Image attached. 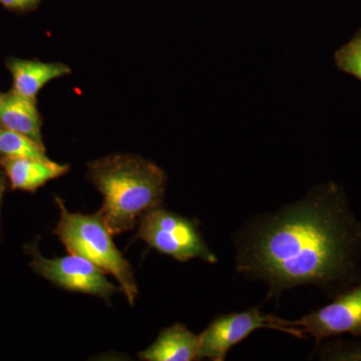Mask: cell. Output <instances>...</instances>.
I'll return each mask as SVG.
<instances>
[{"label":"cell","mask_w":361,"mask_h":361,"mask_svg":"<svg viewBox=\"0 0 361 361\" xmlns=\"http://www.w3.org/2000/svg\"><path fill=\"white\" fill-rule=\"evenodd\" d=\"M87 176L103 195L99 213L113 235L134 229L142 215L165 198V173L142 157H104L90 164Z\"/></svg>","instance_id":"obj_2"},{"label":"cell","mask_w":361,"mask_h":361,"mask_svg":"<svg viewBox=\"0 0 361 361\" xmlns=\"http://www.w3.org/2000/svg\"><path fill=\"white\" fill-rule=\"evenodd\" d=\"M56 204L61 218L54 233L73 255L80 256L113 275L130 305L137 299V285L127 259L118 250L108 226L99 212L92 215L71 213L59 197Z\"/></svg>","instance_id":"obj_3"},{"label":"cell","mask_w":361,"mask_h":361,"mask_svg":"<svg viewBox=\"0 0 361 361\" xmlns=\"http://www.w3.org/2000/svg\"><path fill=\"white\" fill-rule=\"evenodd\" d=\"M0 158L49 160L44 145L20 133L4 129H0Z\"/></svg>","instance_id":"obj_12"},{"label":"cell","mask_w":361,"mask_h":361,"mask_svg":"<svg viewBox=\"0 0 361 361\" xmlns=\"http://www.w3.org/2000/svg\"><path fill=\"white\" fill-rule=\"evenodd\" d=\"M200 336L177 324L161 330L155 342L140 353L146 361H191L198 360Z\"/></svg>","instance_id":"obj_10"},{"label":"cell","mask_w":361,"mask_h":361,"mask_svg":"<svg viewBox=\"0 0 361 361\" xmlns=\"http://www.w3.org/2000/svg\"><path fill=\"white\" fill-rule=\"evenodd\" d=\"M290 323L312 336L317 345L324 339L344 334L361 336V281L334 297L327 305Z\"/></svg>","instance_id":"obj_7"},{"label":"cell","mask_w":361,"mask_h":361,"mask_svg":"<svg viewBox=\"0 0 361 361\" xmlns=\"http://www.w3.org/2000/svg\"><path fill=\"white\" fill-rule=\"evenodd\" d=\"M258 329H272L304 338L302 330L292 326L290 320L250 308L241 312L219 315L200 334L198 360L224 361L233 346L237 345Z\"/></svg>","instance_id":"obj_5"},{"label":"cell","mask_w":361,"mask_h":361,"mask_svg":"<svg viewBox=\"0 0 361 361\" xmlns=\"http://www.w3.org/2000/svg\"><path fill=\"white\" fill-rule=\"evenodd\" d=\"M234 242L237 272L267 284L269 297L299 286L336 297L361 281V222L334 183L256 216Z\"/></svg>","instance_id":"obj_1"},{"label":"cell","mask_w":361,"mask_h":361,"mask_svg":"<svg viewBox=\"0 0 361 361\" xmlns=\"http://www.w3.org/2000/svg\"><path fill=\"white\" fill-rule=\"evenodd\" d=\"M0 166L11 189L35 192L49 180L58 179L70 170L68 165L49 160L25 158H0Z\"/></svg>","instance_id":"obj_8"},{"label":"cell","mask_w":361,"mask_h":361,"mask_svg":"<svg viewBox=\"0 0 361 361\" xmlns=\"http://www.w3.org/2000/svg\"><path fill=\"white\" fill-rule=\"evenodd\" d=\"M4 175L0 173V208H1L2 198H4V194L6 189V179Z\"/></svg>","instance_id":"obj_16"},{"label":"cell","mask_w":361,"mask_h":361,"mask_svg":"<svg viewBox=\"0 0 361 361\" xmlns=\"http://www.w3.org/2000/svg\"><path fill=\"white\" fill-rule=\"evenodd\" d=\"M40 1L42 0H0V4L11 11H26L37 8Z\"/></svg>","instance_id":"obj_15"},{"label":"cell","mask_w":361,"mask_h":361,"mask_svg":"<svg viewBox=\"0 0 361 361\" xmlns=\"http://www.w3.org/2000/svg\"><path fill=\"white\" fill-rule=\"evenodd\" d=\"M2 92H0V97H1Z\"/></svg>","instance_id":"obj_17"},{"label":"cell","mask_w":361,"mask_h":361,"mask_svg":"<svg viewBox=\"0 0 361 361\" xmlns=\"http://www.w3.org/2000/svg\"><path fill=\"white\" fill-rule=\"evenodd\" d=\"M6 66L13 77V90L21 96L37 101L45 85L70 75V66L61 63H42L37 59H8Z\"/></svg>","instance_id":"obj_9"},{"label":"cell","mask_w":361,"mask_h":361,"mask_svg":"<svg viewBox=\"0 0 361 361\" xmlns=\"http://www.w3.org/2000/svg\"><path fill=\"white\" fill-rule=\"evenodd\" d=\"M323 360H361V343L360 342H330L320 348Z\"/></svg>","instance_id":"obj_14"},{"label":"cell","mask_w":361,"mask_h":361,"mask_svg":"<svg viewBox=\"0 0 361 361\" xmlns=\"http://www.w3.org/2000/svg\"><path fill=\"white\" fill-rule=\"evenodd\" d=\"M27 253L33 271L66 290L90 294L106 301L118 291L106 277V273L87 259L73 254L66 257L45 258L37 244L28 245Z\"/></svg>","instance_id":"obj_6"},{"label":"cell","mask_w":361,"mask_h":361,"mask_svg":"<svg viewBox=\"0 0 361 361\" xmlns=\"http://www.w3.org/2000/svg\"><path fill=\"white\" fill-rule=\"evenodd\" d=\"M37 101L11 90L0 97V129L20 133L44 145Z\"/></svg>","instance_id":"obj_11"},{"label":"cell","mask_w":361,"mask_h":361,"mask_svg":"<svg viewBox=\"0 0 361 361\" xmlns=\"http://www.w3.org/2000/svg\"><path fill=\"white\" fill-rule=\"evenodd\" d=\"M336 66L361 80V30L336 54Z\"/></svg>","instance_id":"obj_13"},{"label":"cell","mask_w":361,"mask_h":361,"mask_svg":"<svg viewBox=\"0 0 361 361\" xmlns=\"http://www.w3.org/2000/svg\"><path fill=\"white\" fill-rule=\"evenodd\" d=\"M137 237L152 248L180 262L191 259H200L210 264L218 262L217 256L202 236L198 221L160 206L142 215Z\"/></svg>","instance_id":"obj_4"}]
</instances>
